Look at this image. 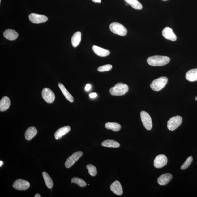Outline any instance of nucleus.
Here are the masks:
<instances>
[{
  "mask_svg": "<svg viewBox=\"0 0 197 197\" xmlns=\"http://www.w3.org/2000/svg\"><path fill=\"white\" fill-rule=\"evenodd\" d=\"M140 116L142 123L148 131H150L152 128L153 124L151 118L149 113L145 111H142L140 113Z\"/></svg>",
  "mask_w": 197,
  "mask_h": 197,
  "instance_id": "423d86ee",
  "label": "nucleus"
},
{
  "mask_svg": "<svg viewBox=\"0 0 197 197\" xmlns=\"http://www.w3.org/2000/svg\"><path fill=\"white\" fill-rule=\"evenodd\" d=\"M58 86L66 99L70 102H73L74 101V97L65 88L64 85L62 83H59Z\"/></svg>",
  "mask_w": 197,
  "mask_h": 197,
  "instance_id": "412c9836",
  "label": "nucleus"
},
{
  "mask_svg": "<svg viewBox=\"0 0 197 197\" xmlns=\"http://www.w3.org/2000/svg\"><path fill=\"white\" fill-rule=\"evenodd\" d=\"M87 169L88 170L89 174L92 176H96L97 174V169L95 166L92 164H88L86 166Z\"/></svg>",
  "mask_w": 197,
  "mask_h": 197,
  "instance_id": "cd10ccee",
  "label": "nucleus"
},
{
  "mask_svg": "<svg viewBox=\"0 0 197 197\" xmlns=\"http://www.w3.org/2000/svg\"><path fill=\"white\" fill-rule=\"evenodd\" d=\"M128 90L129 87L127 84L119 83L116 84L114 87H112L109 92L113 96H122L125 94Z\"/></svg>",
  "mask_w": 197,
  "mask_h": 197,
  "instance_id": "f03ea898",
  "label": "nucleus"
},
{
  "mask_svg": "<svg viewBox=\"0 0 197 197\" xmlns=\"http://www.w3.org/2000/svg\"><path fill=\"white\" fill-rule=\"evenodd\" d=\"M71 181L73 183L78 185L81 187H84L87 185L86 182L84 180L78 177L73 178L71 180Z\"/></svg>",
  "mask_w": 197,
  "mask_h": 197,
  "instance_id": "bb28decb",
  "label": "nucleus"
},
{
  "mask_svg": "<svg viewBox=\"0 0 197 197\" xmlns=\"http://www.w3.org/2000/svg\"><path fill=\"white\" fill-rule=\"evenodd\" d=\"M168 159L167 157L164 154H160L156 157L154 161V167L157 168L163 167L167 164Z\"/></svg>",
  "mask_w": 197,
  "mask_h": 197,
  "instance_id": "9d476101",
  "label": "nucleus"
},
{
  "mask_svg": "<svg viewBox=\"0 0 197 197\" xmlns=\"http://www.w3.org/2000/svg\"><path fill=\"white\" fill-rule=\"evenodd\" d=\"M103 147L109 148H118L120 147V144L117 141L113 140H106L103 141L101 143Z\"/></svg>",
  "mask_w": 197,
  "mask_h": 197,
  "instance_id": "5701e85b",
  "label": "nucleus"
},
{
  "mask_svg": "<svg viewBox=\"0 0 197 197\" xmlns=\"http://www.w3.org/2000/svg\"><path fill=\"white\" fill-rule=\"evenodd\" d=\"M13 186L14 188L18 190H26L29 188L30 184L27 181L19 179L14 182Z\"/></svg>",
  "mask_w": 197,
  "mask_h": 197,
  "instance_id": "1a4fd4ad",
  "label": "nucleus"
},
{
  "mask_svg": "<svg viewBox=\"0 0 197 197\" xmlns=\"http://www.w3.org/2000/svg\"><path fill=\"white\" fill-rule=\"evenodd\" d=\"M92 50L95 53L99 56L105 57L109 55L110 52L109 50L104 49L96 45H93Z\"/></svg>",
  "mask_w": 197,
  "mask_h": 197,
  "instance_id": "dca6fc26",
  "label": "nucleus"
},
{
  "mask_svg": "<svg viewBox=\"0 0 197 197\" xmlns=\"http://www.w3.org/2000/svg\"><path fill=\"white\" fill-rule=\"evenodd\" d=\"M172 178V176L171 174L166 173L162 174L158 178L157 182L160 185L164 186L168 183Z\"/></svg>",
  "mask_w": 197,
  "mask_h": 197,
  "instance_id": "4468645a",
  "label": "nucleus"
},
{
  "mask_svg": "<svg viewBox=\"0 0 197 197\" xmlns=\"http://www.w3.org/2000/svg\"><path fill=\"white\" fill-rule=\"evenodd\" d=\"M11 104V101L9 97L7 96L4 97L0 101V111H5L7 110Z\"/></svg>",
  "mask_w": 197,
  "mask_h": 197,
  "instance_id": "f3484780",
  "label": "nucleus"
},
{
  "mask_svg": "<svg viewBox=\"0 0 197 197\" xmlns=\"http://www.w3.org/2000/svg\"><path fill=\"white\" fill-rule=\"evenodd\" d=\"M195 100L196 101H197V97H195Z\"/></svg>",
  "mask_w": 197,
  "mask_h": 197,
  "instance_id": "e433bc0d",
  "label": "nucleus"
},
{
  "mask_svg": "<svg viewBox=\"0 0 197 197\" xmlns=\"http://www.w3.org/2000/svg\"><path fill=\"white\" fill-rule=\"evenodd\" d=\"M125 4H126V6H128V5H129V4L127 3H126V2Z\"/></svg>",
  "mask_w": 197,
  "mask_h": 197,
  "instance_id": "c9c22d12",
  "label": "nucleus"
},
{
  "mask_svg": "<svg viewBox=\"0 0 197 197\" xmlns=\"http://www.w3.org/2000/svg\"><path fill=\"white\" fill-rule=\"evenodd\" d=\"M168 81V79L166 77H160L153 80L150 85V87L153 91H160L165 87Z\"/></svg>",
  "mask_w": 197,
  "mask_h": 197,
  "instance_id": "7ed1b4c3",
  "label": "nucleus"
},
{
  "mask_svg": "<svg viewBox=\"0 0 197 197\" xmlns=\"http://www.w3.org/2000/svg\"><path fill=\"white\" fill-rule=\"evenodd\" d=\"M83 152L78 151L75 152L71 156L69 157L65 162V165L66 168H70L78 161L83 155Z\"/></svg>",
  "mask_w": 197,
  "mask_h": 197,
  "instance_id": "0eeeda50",
  "label": "nucleus"
},
{
  "mask_svg": "<svg viewBox=\"0 0 197 197\" xmlns=\"http://www.w3.org/2000/svg\"><path fill=\"white\" fill-rule=\"evenodd\" d=\"M82 37V34L80 32H77L74 33L72 38V45L74 47H76L80 44Z\"/></svg>",
  "mask_w": 197,
  "mask_h": 197,
  "instance_id": "4be33fe9",
  "label": "nucleus"
},
{
  "mask_svg": "<svg viewBox=\"0 0 197 197\" xmlns=\"http://www.w3.org/2000/svg\"><path fill=\"white\" fill-rule=\"evenodd\" d=\"M170 61V58L167 56H154L148 58L147 62L152 66H162L168 64Z\"/></svg>",
  "mask_w": 197,
  "mask_h": 197,
  "instance_id": "f257e3e1",
  "label": "nucleus"
},
{
  "mask_svg": "<svg viewBox=\"0 0 197 197\" xmlns=\"http://www.w3.org/2000/svg\"><path fill=\"white\" fill-rule=\"evenodd\" d=\"M182 121V118L180 116L172 117L168 121V129L170 131H174L181 125Z\"/></svg>",
  "mask_w": 197,
  "mask_h": 197,
  "instance_id": "39448f33",
  "label": "nucleus"
},
{
  "mask_svg": "<svg viewBox=\"0 0 197 197\" xmlns=\"http://www.w3.org/2000/svg\"><path fill=\"white\" fill-rule=\"evenodd\" d=\"M0 163H1V164H0V166H1L3 163V161H0Z\"/></svg>",
  "mask_w": 197,
  "mask_h": 197,
  "instance_id": "f704fd0d",
  "label": "nucleus"
},
{
  "mask_svg": "<svg viewBox=\"0 0 197 197\" xmlns=\"http://www.w3.org/2000/svg\"><path fill=\"white\" fill-rule=\"evenodd\" d=\"M162 36L166 39L175 41L177 39L176 34H174L171 28L169 27H166L162 30Z\"/></svg>",
  "mask_w": 197,
  "mask_h": 197,
  "instance_id": "f8f14e48",
  "label": "nucleus"
},
{
  "mask_svg": "<svg viewBox=\"0 0 197 197\" xmlns=\"http://www.w3.org/2000/svg\"><path fill=\"white\" fill-rule=\"evenodd\" d=\"M42 174L46 186L50 189H52L54 186V182L51 178L45 172H42Z\"/></svg>",
  "mask_w": 197,
  "mask_h": 197,
  "instance_id": "b1692460",
  "label": "nucleus"
},
{
  "mask_svg": "<svg viewBox=\"0 0 197 197\" xmlns=\"http://www.w3.org/2000/svg\"><path fill=\"white\" fill-rule=\"evenodd\" d=\"M92 1L93 2L95 3H101V0H92Z\"/></svg>",
  "mask_w": 197,
  "mask_h": 197,
  "instance_id": "473e14b6",
  "label": "nucleus"
},
{
  "mask_svg": "<svg viewBox=\"0 0 197 197\" xmlns=\"http://www.w3.org/2000/svg\"><path fill=\"white\" fill-rule=\"evenodd\" d=\"M193 161V158L192 156H190L187 159L184 163L182 164L181 167V169L185 170L187 168L190 166Z\"/></svg>",
  "mask_w": 197,
  "mask_h": 197,
  "instance_id": "c85d7f7f",
  "label": "nucleus"
},
{
  "mask_svg": "<svg viewBox=\"0 0 197 197\" xmlns=\"http://www.w3.org/2000/svg\"><path fill=\"white\" fill-rule=\"evenodd\" d=\"M29 18L30 21L36 24L43 23L46 22L48 20V17L46 16L36 13L30 14Z\"/></svg>",
  "mask_w": 197,
  "mask_h": 197,
  "instance_id": "9b49d317",
  "label": "nucleus"
},
{
  "mask_svg": "<svg viewBox=\"0 0 197 197\" xmlns=\"http://www.w3.org/2000/svg\"><path fill=\"white\" fill-rule=\"evenodd\" d=\"M34 197H40L41 196H40V195L39 194L37 193L36 194L35 196H34Z\"/></svg>",
  "mask_w": 197,
  "mask_h": 197,
  "instance_id": "72a5a7b5",
  "label": "nucleus"
},
{
  "mask_svg": "<svg viewBox=\"0 0 197 197\" xmlns=\"http://www.w3.org/2000/svg\"><path fill=\"white\" fill-rule=\"evenodd\" d=\"M0 2H1V0H0Z\"/></svg>",
  "mask_w": 197,
  "mask_h": 197,
  "instance_id": "58836bf2",
  "label": "nucleus"
},
{
  "mask_svg": "<svg viewBox=\"0 0 197 197\" xmlns=\"http://www.w3.org/2000/svg\"><path fill=\"white\" fill-rule=\"evenodd\" d=\"M126 2L129 4L134 9L141 10L143 9V6L138 0H124Z\"/></svg>",
  "mask_w": 197,
  "mask_h": 197,
  "instance_id": "a878e982",
  "label": "nucleus"
},
{
  "mask_svg": "<svg viewBox=\"0 0 197 197\" xmlns=\"http://www.w3.org/2000/svg\"><path fill=\"white\" fill-rule=\"evenodd\" d=\"M42 96L44 101L48 103L54 102L55 99L54 93L49 88H44L42 91Z\"/></svg>",
  "mask_w": 197,
  "mask_h": 197,
  "instance_id": "6e6552de",
  "label": "nucleus"
},
{
  "mask_svg": "<svg viewBox=\"0 0 197 197\" xmlns=\"http://www.w3.org/2000/svg\"><path fill=\"white\" fill-rule=\"evenodd\" d=\"M163 1H167V0H163Z\"/></svg>",
  "mask_w": 197,
  "mask_h": 197,
  "instance_id": "4c0bfd02",
  "label": "nucleus"
},
{
  "mask_svg": "<svg viewBox=\"0 0 197 197\" xmlns=\"http://www.w3.org/2000/svg\"><path fill=\"white\" fill-rule=\"evenodd\" d=\"M112 67V66L110 64L105 65L99 67L97 68V70L100 72L108 71L111 70Z\"/></svg>",
  "mask_w": 197,
  "mask_h": 197,
  "instance_id": "c756f323",
  "label": "nucleus"
},
{
  "mask_svg": "<svg viewBox=\"0 0 197 197\" xmlns=\"http://www.w3.org/2000/svg\"><path fill=\"white\" fill-rule=\"evenodd\" d=\"M3 36L6 39L12 41L17 39L18 36V34L15 30L7 29L4 32Z\"/></svg>",
  "mask_w": 197,
  "mask_h": 197,
  "instance_id": "a211bd4d",
  "label": "nucleus"
},
{
  "mask_svg": "<svg viewBox=\"0 0 197 197\" xmlns=\"http://www.w3.org/2000/svg\"><path fill=\"white\" fill-rule=\"evenodd\" d=\"M70 130L71 128L69 126H66L59 129L56 131L54 135L55 139L58 140L60 139L61 137L69 133Z\"/></svg>",
  "mask_w": 197,
  "mask_h": 197,
  "instance_id": "2eb2a0df",
  "label": "nucleus"
},
{
  "mask_svg": "<svg viewBox=\"0 0 197 197\" xmlns=\"http://www.w3.org/2000/svg\"><path fill=\"white\" fill-rule=\"evenodd\" d=\"M196 97H197V96Z\"/></svg>",
  "mask_w": 197,
  "mask_h": 197,
  "instance_id": "ea45409f",
  "label": "nucleus"
},
{
  "mask_svg": "<svg viewBox=\"0 0 197 197\" xmlns=\"http://www.w3.org/2000/svg\"><path fill=\"white\" fill-rule=\"evenodd\" d=\"M105 127L107 129L112 130L115 132L119 131L121 129V125L115 122H108L105 124Z\"/></svg>",
  "mask_w": 197,
  "mask_h": 197,
  "instance_id": "393cba45",
  "label": "nucleus"
},
{
  "mask_svg": "<svg viewBox=\"0 0 197 197\" xmlns=\"http://www.w3.org/2000/svg\"><path fill=\"white\" fill-rule=\"evenodd\" d=\"M91 98H94L97 96V95L96 93H90L89 95Z\"/></svg>",
  "mask_w": 197,
  "mask_h": 197,
  "instance_id": "7c9ffc66",
  "label": "nucleus"
},
{
  "mask_svg": "<svg viewBox=\"0 0 197 197\" xmlns=\"http://www.w3.org/2000/svg\"><path fill=\"white\" fill-rule=\"evenodd\" d=\"M110 189L112 191L117 195L121 196L123 194L122 187L118 181L116 180L111 184Z\"/></svg>",
  "mask_w": 197,
  "mask_h": 197,
  "instance_id": "ddd939ff",
  "label": "nucleus"
},
{
  "mask_svg": "<svg viewBox=\"0 0 197 197\" xmlns=\"http://www.w3.org/2000/svg\"><path fill=\"white\" fill-rule=\"evenodd\" d=\"M37 133V130L35 127H30L26 131L25 133V139L28 141H30L35 136Z\"/></svg>",
  "mask_w": 197,
  "mask_h": 197,
  "instance_id": "6ab92c4d",
  "label": "nucleus"
},
{
  "mask_svg": "<svg viewBox=\"0 0 197 197\" xmlns=\"http://www.w3.org/2000/svg\"><path fill=\"white\" fill-rule=\"evenodd\" d=\"M186 78L190 82H195L197 80V69H192L187 72Z\"/></svg>",
  "mask_w": 197,
  "mask_h": 197,
  "instance_id": "aec40b11",
  "label": "nucleus"
},
{
  "mask_svg": "<svg viewBox=\"0 0 197 197\" xmlns=\"http://www.w3.org/2000/svg\"><path fill=\"white\" fill-rule=\"evenodd\" d=\"M91 88V86L90 84H87L85 87V90L86 91H89L90 90Z\"/></svg>",
  "mask_w": 197,
  "mask_h": 197,
  "instance_id": "2f4dec72",
  "label": "nucleus"
},
{
  "mask_svg": "<svg viewBox=\"0 0 197 197\" xmlns=\"http://www.w3.org/2000/svg\"><path fill=\"white\" fill-rule=\"evenodd\" d=\"M109 29L113 33L124 36L126 35L127 30L122 24L118 22H113L109 25Z\"/></svg>",
  "mask_w": 197,
  "mask_h": 197,
  "instance_id": "20e7f679",
  "label": "nucleus"
}]
</instances>
